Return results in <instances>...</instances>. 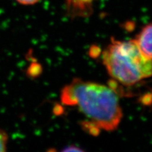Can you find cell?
<instances>
[{
    "instance_id": "cell-2",
    "label": "cell",
    "mask_w": 152,
    "mask_h": 152,
    "mask_svg": "<svg viewBox=\"0 0 152 152\" xmlns=\"http://www.w3.org/2000/svg\"><path fill=\"white\" fill-rule=\"evenodd\" d=\"M102 56L109 75L125 86L152 76V57L142 52L134 39L121 41L113 38Z\"/></svg>"
},
{
    "instance_id": "cell-3",
    "label": "cell",
    "mask_w": 152,
    "mask_h": 152,
    "mask_svg": "<svg viewBox=\"0 0 152 152\" xmlns=\"http://www.w3.org/2000/svg\"><path fill=\"white\" fill-rule=\"evenodd\" d=\"M68 14L72 17L90 16L96 0H65Z\"/></svg>"
},
{
    "instance_id": "cell-1",
    "label": "cell",
    "mask_w": 152,
    "mask_h": 152,
    "mask_svg": "<svg viewBox=\"0 0 152 152\" xmlns=\"http://www.w3.org/2000/svg\"><path fill=\"white\" fill-rule=\"evenodd\" d=\"M61 101L64 105L77 107L88 119L89 126L94 132H112L118 128L122 121L118 94L106 85L73 78L63 87Z\"/></svg>"
},
{
    "instance_id": "cell-5",
    "label": "cell",
    "mask_w": 152,
    "mask_h": 152,
    "mask_svg": "<svg viewBox=\"0 0 152 152\" xmlns=\"http://www.w3.org/2000/svg\"><path fill=\"white\" fill-rule=\"evenodd\" d=\"M9 141L8 134L5 131L0 129V152L7 151V143Z\"/></svg>"
},
{
    "instance_id": "cell-7",
    "label": "cell",
    "mask_w": 152,
    "mask_h": 152,
    "mask_svg": "<svg viewBox=\"0 0 152 152\" xmlns=\"http://www.w3.org/2000/svg\"><path fill=\"white\" fill-rule=\"evenodd\" d=\"M64 151H83V150L80 149V148L75 147V146H71L68 148H66L65 149H64Z\"/></svg>"
},
{
    "instance_id": "cell-6",
    "label": "cell",
    "mask_w": 152,
    "mask_h": 152,
    "mask_svg": "<svg viewBox=\"0 0 152 152\" xmlns=\"http://www.w3.org/2000/svg\"><path fill=\"white\" fill-rule=\"evenodd\" d=\"M16 1L23 5H34L40 1L41 0H16Z\"/></svg>"
},
{
    "instance_id": "cell-4",
    "label": "cell",
    "mask_w": 152,
    "mask_h": 152,
    "mask_svg": "<svg viewBox=\"0 0 152 152\" xmlns=\"http://www.w3.org/2000/svg\"><path fill=\"white\" fill-rule=\"evenodd\" d=\"M134 39L142 52L147 56L152 57V22L146 25Z\"/></svg>"
}]
</instances>
